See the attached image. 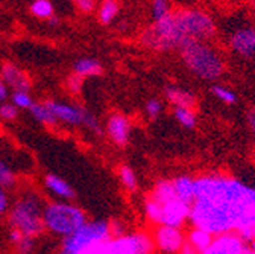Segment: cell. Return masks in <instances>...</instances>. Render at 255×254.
Masks as SVG:
<instances>
[{"mask_svg": "<svg viewBox=\"0 0 255 254\" xmlns=\"http://www.w3.org/2000/svg\"><path fill=\"white\" fill-rule=\"evenodd\" d=\"M196 198L191 204L190 221L211 235L237 232L251 242L255 227V189L234 178L207 175L195 180Z\"/></svg>", "mask_w": 255, "mask_h": 254, "instance_id": "6da1fadb", "label": "cell"}, {"mask_svg": "<svg viewBox=\"0 0 255 254\" xmlns=\"http://www.w3.org/2000/svg\"><path fill=\"white\" fill-rule=\"evenodd\" d=\"M179 49L182 61L188 70L202 79H219L225 70L222 58L211 47L204 44L202 40L188 38L179 46Z\"/></svg>", "mask_w": 255, "mask_h": 254, "instance_id": "7a4b0ae2", "label": "cell"}, {"mask_svg": "<svg viewBox=\"0 0 255 254\" xmlns=\"http://www.w3.org/2000/svg\"><path fill=\"white\" fill-rule=\"evenodd\" d=\"M43 210V201L38 195L24 194L18 198L9 213V226L32 238L41 236L46 230Z\"/></svg>", "mask_w": 255, "mask_h": 254, "instance_id": "3957f363", "label": "cell"}, {"mask_svg": "<svg viewBox=\"0 0 255 254\" xmlns=\"http://www.w3.org/2000/svg\"><path fill=\"white\" fill-rule=\"evenodd\" d=\"M110 238L111 229L108 222H85L72 235L64 238L61 251L66 254H94L96 248Z\"/></svg>", "mask_w": 255, "mask_h": 254, "instance_id": "277c9868", "label": "cell"}, {"mask_svg": "<svg viewBox=\"0 0 255 254\" xmlns=\"http://www.w3.org/2000/svg\"><path fill=\"white\" fill-rule=\"evenodd\" d=\"M46 230L56 236L66 238L87 222L85 213L69 203H52L43 210Z\"/></svg>", "mask_w": 255, "mask_h": 254, "instance_id": "5b68a950", "label": "cell"}, {"mask_svg": "<svg viewBox=\"0 0 255 254\" xmlns=\"http://www.w3.org/2000/svg\"><path fill=\"white\" fill-rule=\"evenodd\" d=\"M185 40V35L176 21V17L173 12H169L163 17L155 20V23L146 29L141 41L144 46L153 50H169L173 47H179Z\"/></svg>", "mask_w": 255, "mask_h": 254, "instance_id": "8992f818", "label": "cell"}, {"mask_svg": "<svg viewBox=\"0 0 255 254\" xmlns=\"http://www.w3.org/2000/svg\"><path fill=\"white\" fill-rule=\"evenodd\" d=\"M153 238L146 233L110 238L96 248L94 254H146L155 250Z\"/></svg>", "mask_w": 255, "mask_h": 254, "instance_id": "52a82bcc", "label": "cell"}, {"mask_svg": "<svg viewBox=\"0 0 255 254\" xmlns=\"http://www.w3.org/2000/svg\"><path fill=\"white\" fill-rule=\"evenodd\" d=\"M173 14L185 38L207 40L213 37L216 26L208 14L196 9H181Z\"/></svg>", "mask_w": 255, "mask_h": 254, "instance_id": "ba28073f", "label": "cell"}, {"mask_svg": "<svg viewBox=\"0 0 255 254\" xmlns=\"http://www.w3.org/2000/svg\"><path fill=\"white\" fill-rule=\"evenodd\" d=\"M205 254H252V250L237 232H223L213 236Z\"/></svg>", "mask_w": 255, "mask_h": 254, "instance_id": "9c48e42d", "label": "cell"}, {"mask_svg": "<svg viewBox=\"0 0 255 254\" xmlns=\"http://www.w3.org/2000/svg\"><path fill=\"white\" fill-rule=\"evenodd\" d=\"M153 242L155 247L163 253H179L185 242V236L179 227L159 224L153 233Z\"/></svg>", "mask_w": 255, "mask_h": 254, "instance_id": "30bf717a", "label": "cell"}, {"mask_svg": "<svg viewBox=\"0 0 255 254\" xmlns=\"http://www.w3.org/2000/svg\"><path fill=\"white\" fill-rule=\"evenodd\" d=\"M163 206V218L161 224L173 226V227H181L187 219H190V212H191V204L182 201L179 197L161 204Z\"/></svg>", "mask_w": 255, "mask_h": 254, "instance_id": "8fae6325", "label": "cell"}, {"mask_svg": "<svg viewBox=\"0 0 255 254\" xmlns=\"http://www.w3.org/2000/svg\"><path fill=\"white\" fill-rule=\"evenodd\" d=\"M47 107L52 110V113L56 116L58 120H62L70 125H84V117L87 110L78 105H67V104H61L56 101H46Z\"/></svg>", "mask_w": 255, "mask_h": 254, "instance_id": "7c38bea8", "label": "cell"}, {"mask_svg": "<svg viewBox=\"0 0 255 254\" xmlns=\"http://www.w3.org/2000/svg\"><path fill=\"white\" fill-rule=\"evenodd\" d=\"M107 131L111 137V140L119 145L125 146L129 140V133H131V122L123 114H113L108 119L107 123Z\"/></svg>", "mask_w": 255, "mask_h": 254, "instance_id": "4fadbf2b", "label": "cell"}, {"mask_svg": "<svg viewBox=\"0 0 255 254\" xmlns=\"http://www.w3.org/2000/svg\"><path fill=\"white\" fill-rule=\"evenodd\" d=\"M231 46L236 53L245 58H252L255 55V29L246 27L237 30L231 38Z\"/></svg>", "mask_w": 255, "mask_h": 254, "instance_id": "5bb4252c", "label": "cell"}, {"mask_svg": "<svg viewBox=\"0 0 255 254\" xmlns=\"http://www.w3.org/2000/svg\"><path fill=\"white\" fill-rule=\"evenodd\" d=\"M0 75H2V78L8 84V87H12L14 90H21V91L30 90V79L27 78V75L23 70H20L17 66L11 64V62H6V64L2 66V73Z\"/></svg>", "mask_w": 255, "mask_h": 254, "instance_id": "9a60e30c", "label": "cell"}, {"mask_svg": "<svg viewBox=\"0 0 255 254\" xmlns=\"http://www.w3.org/2000/svg\"><path fill=\"white\" fill-rule=\"evenodd\" d=\"M44 184L52 194H55L56 197H59L62 200H73L75 198V190L70 187V184L67 181H64L62 178L56 177V175H52V174L46 175Z\"/></svg>", "mask_w": 255, "mask_h": 254, "instance_id": "2e32d148", "label": "cell"}, {"mask_svg": "<svg viewBox=\"0 0 255 254\" xmlns=\"http://www.w3.org/2000/svg\"><path fill=\"white\" fill-rule=\"evenodd\" d=\"M166 98L175 105V107H185V108H191L196 104V98L195 94H191L187 90L169 85L166 88Z\"/></svg>", "mask_w": 255, "mask_h": 254, "instance_id": "e0dca14e", "label": "cell"}, {"mask_svg": "<svg viewBox=\"0 0 255 254\" xmlns=\"http://www.w3.org/2000/svg\"><path fill=\"white\" fill-rule=\"evenodd\" d=\"M73 72L79 73L81 76L87 78V76H99L102 75L104 69L102 64L98 59H93V58H81L75 62L73 66Z\"/></svg>", "mask_w": 255, "mask_h": 254, "instance_id": "ac0fdd59", "label": "cell"}, {"mask_svg": "<svg viewBox=\"0 0 255 254\" xmlns=\"http://www.w3.org/2000/svg\"><path fill=\"white\" fill-rule=\"evenodd\" d=\"M213 236H214V235L208 233L207 230L199 229V227H195L193 230H191V232L188 233L187 241L196 248L198 253L205 254L207 250H208V247H210L211 242H213Z\"/></svg>", "mask_w": 255, "mask_h": 254, "instance_id": "d6986e66", "label": "cell"}, {"mask_svg": "<svg viewBox=\"0 0 255 254\" xmlns=\"http://www.w3.org/2000/svg\"><path fill=\"white\" fill-rule=\"evenodd\" d=\"M175 189H176V194L178 197L188 203V204H193L196 194H195V180H191L190 177H179L173 181Z\"/></svg>", "mask_w": 255, "mask_h": 254, "instance_id": "ffe728a7", "label": "cell"}, {"mask_svg": "<svg viewBox=\"0 0 255 254\" xmlns=\"http://www.w3.org/2000/svg\"><path fill=\"white\" fill-rule=\"evenodd\" d=\"M155 201H158L159 204H164L173 198L178 197L176 194V189H175V184L173 181H167V180H163V181H158L155 184V189L150 195Z\"/></svg>", "mask_w": 255, "mask_h": 254, "instance_id": "44dd1931", "label": "cell"}, {"mask_svg": "<svg viewBox=\"0 0 255 254\" xmlns=\"http://www.w3.org/2000/svg\"><path fill=\"white\" fill-rule=\"evenodd\" d=\"M30 114L34 116L38 122L44 123V125H55L58 122L56 116L52 113V110L47 107V104H32L30 108H29Z\"/></svg>", "mask_w": 255, "mask_h": 254, "instance_id": "7402d4cb", "label": "cell"}, {"mask_svg": "<svg viewBox=\"0 0 255 254\" xmlns=\"http://www.w3.org/2000/svg\"><path fill=\"white\" fill-rule=\"evenodd\" d=\"M119 14V3L117 0H104L99 9V20L104 24H110Z\"/></svg>", "mask_w": 255, "mask_h": 254, "instance_id": "603a6c76", "label": "cell"}, {"mask_svg": "<svg viewBox=\"0 0 255 254\" xmlns=\"http://www.w3.org/2000/svg\"><path fill=\"white\" fill-rule=\"evenodd\" d=\"M30 12L38 18H49L53 15V5L50 0H34L30 5Z\"/></svg>", "mask_w": 255, "mask_h": 254, "instance_id": "cb8c5ba5", "label": "cell"}, {"mask_svg": "<svg viewBox=\"0 0 255 254\" xmlns=\"http://www.w3.org/2000/svg\"><path fill=\"white\" fill-rule=\"evenodd\" d=\"M144 210H146V216L149 218L150 222L153 224H161V218H163V206L158 201H155L152 197L146 201L144 204Z\"/></svg>", "mask_w": 255, "mask_h": 254, "instance_id": "d4e9b609", "label": "cell"}, {"mask_svg": "<svg viewBox=\"0 0 255 254\" xmlns=\"http://www.w3.org/2000/svg\"><path fill=\"white\" fill-rule=\"evenodd\" d=\"M175 116L178 119V122L184 126V128H195L196 126V116L191 111V108H185V107H176L175 108Z\"/></svg>", "mask_w": 255, "mask_h": 254, "instance_id": "484cf974", "label": "cell"}, {"mask_svg": "<svg viewBox=\"0 0 255 254\" xmlns=\"http://www.w3.org/2000/svg\"><path fill=\"white\" fill-rule=\"evenodd\" d=\"M14 184H15V175L12 169L0 160V187L9 189V187H14Z\"/></svg>", "mask_w": 255, "mask_h": 254, "instance_id": "4316f807", "label": "cell"}, {"mask_svg": "<svg viewBox=\"0 0 255 254\" xmlns=\"http://www.w3.org/2000/svg\"><path fill=\"white\" fill-rule=\"evenodd\" d=\"M120 180L128 190H132L134 192V190L137 189V177L131 168H128V166L120 168Z\"/></svg>", "mask_w": 255, "mask_h": 254, "instance_id": "83f0119b", "label": "cell"}, {"mask_svg": "<svg viewBox=\"0 0 255 254\" xmlns=\"http://www.w3.org/2000/svg\"><path fill=\"white\" fill-rule=\"evenodd\" d=\"M12 104H14L17 108H26V110H29L30 105L34 104V101H32L29 91L15 90L14 94H12Z\"/></svg>", "mask_w": 255, "mask_h": 254, "instance_id": "f1b7e54d", "label": "cell"}, {"mask_svg": "<svg viewBox=\"0 0 255 254\" xmlns=\"http://www.w3.org/2000/svg\"><path fill=\"white\" fill-rule=\"evenodd\" d=\"M213 93H214V96L217 99H220L222 102H225V104H236V101H237L236 93L225 88V87H222V85H214Z\"/></svg>", "mask_w": 255, "mask_h": 254, "instance_id": "f546056e", "label": "cell"}, {"mask_svg": "<svg viewBox=\"0 0 255 254\" xmlns=\"http://www.w3.org/2000/svg\"><path fill=\"white\" fill-rule=\"evenodd\" d=\"M17 251L21 253V254H27V253H32L35 248V238H32V236H27L24 235L23 239L15 245Z\"/></svg>", "mask_w": 255, "mask_h": 254, "instance_id": "4dcf8cb0", "label": "cell"}, {"mask_svg": "<svg viewBox=\"0 0 255 254\" xmlns=\"http://www.w3.org/2000/svg\"><path fill=\"white\" fill-rule=\"evenodd\" d=\"M84 125L87 126L88 130H91L94 134H98V136H102V134H104V131H102V128H101V125H99V120L96 119L93 114H90L88 111L85 113V117H84Z\"/></svg>", "mask_w": 255, "mask_h": 254, "instance_id": "1f68e13d", "label": "cell"}, {"mask_svg": "<svg viewBox=\"0 0 255 254\" xmlns=\"http://www.w3.org/2000/svg\"><path fill=\"white\" fill-rule=\"evenodd\" d=\"M152 9H153L155 20L170 12L169 11V5H167V0H152Z\"/></svg>", "mask_w": 255, "mask_h": 254, "instance_id": "d6a6232c", "label": "cell"}, {"mask_svg": "<svg viewBox=\"0 0 255 254\" xmlns=\"http://www.w3.org/2000/svg\"><path fill=\"white\" fill-rule=\"evenodd\" d=\"M84 76H81L79 73H72L69 78H67V87L72 93H79L82 85H84Z\"/></svg>", "mask_w": 255, "mask_h": 254, "instance_id": "836d02e7", "label": "cell"}, {"mask_svg": "<svg viewBox=\"0 0 255 254\" xmlns=\"http://www.w3.org/2000/svg\"><path fill=\"white\" fill-rule=\"evenodd\" d=\"M17 114H18V111H17V107L14 104H6L5 102V104L0 105V117H2V119L12 120V119L17 117Z\"/></svg>", "mask_w": 255, "mask_h": 254, "instance_id": "e575fe53", "label": "cell"}, {"mask_svg": "<svg viewBox=\"0 0 255 254\" xmlns=\"http://www.w3.org/2000/svg\"><path fill=\"white\" fill-rule=\"evenodd\" d=\"M161 110H163V105H161V102L156 101V99H150V101L146 104V113H147L149 117H152V119H156V117L159 116V113H161Z\"/></svg>", "mask_w": 255, "mask_h": 254, "instance_id": "d590c367", "label": "cell"}, {"mask_svg": "<svg viewBox=\"0 0 255 254\" xmlns=\"http://www.w3.org/2000/svg\"><path fill=\"white\" fill-rule=\"evenodd\" d=\"M23 236H24V233H23L21 230H18V229H14V227H11V230H9V233H8V239H9V242H11L14 247L23 239Z\"/></svg>", "mask_w": 255, "mask_h": 254, "instance_id": "8d00e7d4", "label": "cell"}, {"mask_svg": "<svg viewBox=\"0 0 255 254\" xmlns=\"http://www.w3.org/2000/svg\"><path fill=\"white\" fill-rule=\"evenodd\" d=\"M73 2L84 12H91L94 9V0H73Z\"/></svg>", "mask_w": 255, "mask_h": 254, "instance_id": "74e56055", "label": "cell"}, {"mask_svg": "<svg viewBox=\"0 0 255 254\" xmlns=\"http://www.w3.org/2000/svg\"><path fill=\"white\" fill-rule=\"evenodd\" d=\"M9 207V200L3 187H0V215H3Z\"/></svg>", "mask_w": 255, "mask_h": 254, "instance_id": "f35d334b", "label": "cell"}, {"mask_svg": "<svg viewBox=\"0 0 255 254\" xmlns=\"http://www.w3.org/2000/svg\"><path fill=\"white\" fill-rule=\"evenodd\" d=\"M110 229H111V236H122L125 233V227L120 224L119 221H113L111 224H110Z\"/></svg>", "mask_w": 255, "mask_h": 254, "instance_id": "ab89813d", "label": "cell"}, {"mask_svg": "<svg viewBox=\"0 0 255 254\" xmlns=\"http://www.w3.org/2000/svg\"><path fill=\"white\" fill-rule=\"evenodd\" d=\"M8 99V84L5 82V79L0 75V102H3Z\"/></svg>", "mask_w": 255, "mask_h": 254, "instance_id": "60d3db41", "label": "cell"}, {"mask_svg": "<svg viewBox=\"0 0 255 254\" xmlns=\"http://www.w3.org/2000/svg\"><path fill=\"white\" fill-rule=\"evenodd\" d=\"M179 253H182V254H195V253H198L196 251V248L191 245L187 239H185V242H184V245H182V248H181V251Z\"/></svg>", "mask_w": 255, "mask_h": 254, "instance_id": "b9f144b4", "label": "cell"}, {"mask_svg": "<svg viewBox=\"0 0 255 254\" xmlns=\"http://www.w3.org/2000/svg\"><path fill=\"white\" fill-rule=\"evenodd\" d=\"M248 122H249V126H251L252 133L255 134V108H252V110L248 113Z\"/></svg>", "mask_w": 255, "mask_h": 254, "instance_id": "7bdbcfd3", "label": "cell"}, {"mask_svg": "<svg viewBox=\"0 0 255 254\" xmlns=\"http://www.w3.org/2000/svg\"><path fill=\"white\" fill-rule=\"evenodd\" d=\"M47 21H49V24H50V26H53V27L59 24V18H58L55 14H53V15H50V17L47 18Z\"/></svg>", "mask_w": 255, "mask_h": 254, "instance_id": "ee69618b", "label": "cell"}, {"mask_svg": "<svg viewBox=\"0 0 255 254\" xmlns=\"http://www.w3.org/2000/svg\"><path fill=\"white\" fill-rule=\"evenodd\" d=\"M251 250H252V253L255 254V239L251 241Z\"/></svg>", "mask_w": 255, "mask_h": 254, "instance_id": "f6af8a7d", "label": "cell"}, {"mask_svg": "<svg viewBox=\"0 0 255 254\" xmlns=\"http://www.w3.org/2000/svg\"><path fill=\"white\" fill-rule=\"evenodd\" d=\"M252 238H254V239H255V227H254V229H252Z\"/></svg>", "mask_w": 255, "mask_h": 254, "instance_id": "bcb514c9", "label": "cell"}]
</instances>
